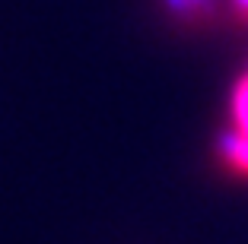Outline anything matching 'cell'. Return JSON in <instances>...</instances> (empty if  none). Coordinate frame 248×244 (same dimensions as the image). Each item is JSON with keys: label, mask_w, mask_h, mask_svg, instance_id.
<instances>
[{"label": "cell", "mask_w": 248, "mask_h": 244, "mask_svg": "<svg viewBox=\"0 0 248 244\" xmlns=\"http://www.w3.org/2000/svg\"><path fill=\"white\" fill-rule=\"evenodd\" d=\"M217 158L235 178H248V137H242L235 127L219 130L217 137Z\"/></svg>", "instance_id": "obj_1"}, {"label": "cell", "mask_w": 248, "mask_h": 244, "mask_svg": "<svg viewBox=\"0 0 248 244\" xmlns=\"http://www.w3.org/2000/svg\"><path fill=\"white\" fill-rule=\"evenodd\" d=\"M166 10L178 19H188V22H197L204 16H213L217 13V0H162Z\"/></svg>", "instance_id": "obj_2"}, {"label": "cell", "mask_w": 248, "mask_h": 244, "mask_svg": "<svg viewBox=\"0 0 248 244\" xmlns=\"http://www.w3.org/2000/svg\"><path fill=\"white\" fill-rule=\"evenodd\" d=\"M229 108H232V124L229 127H235L242 137H248V73L239 76V83L232 89V99H229Z\"/></svg>", "instance_id": "obj_3"}, {"label": "cell", "mask_w": 248, "mask_h": 244, "mask_svg": "<svg viewBox=\"0 0 248 244\" xmlns=\"http://www.w3.org/2000/svg\"><path fill=\"white\" fill-rule=\"evenodd\" d=\"M232 3V13L239 16L242 22H248V0H229Z\"/></svg>", "instance_id": "obj_4"}]
</instances>
